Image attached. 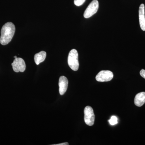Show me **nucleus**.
Instances as JSON below:
<instances>
[{"label":"nucleus","mask_w":145,"mask_h":145,"mask_svg":"<svg viewBox=\"0 0 145 145\" xmlns=\"http://www.w3.org/2000/svg\"><path fill=\"white\" fill-rule=\"evenodd\" d=\"M16 31L14 24L7 22L2 27L1 30L0 43L3 45L8 44L13 39Z\"/></svg>","instance_id":"f257e3e1"},{"label":"nucleus","mask_w":145,"mask_h":145,"mask_svg":"<svg viewBox=\"0 0 145 145\" xmlns=\"http://www.w3.org/2000/svg\"><path fill=\"white\" fill-rule=\"evenodd\" d=\"M68 64L72 70L74 71L78 70L79 67V63L78 52L76 50H71L69 52L68 57Z\"/></svg>","instance_id":"f03ea898"},{"label":"nucleus","mask_w":145,"mask_h":145,"mask_svg":"<svg viewBox=\"0 0 145 145\" xmlns=\"http://www.w3.org/2000/svg\"><path fill=\"white\" fill-rule=\"evenodd\" d=\"M99 8V3L97 0H93L89 5L84 14L85 18H89L97 13Z\"/></svg>","instance_id":"7ed1b4c3"},{"label":"nucleus","mask_w":145,"mask_h":145,"mask_svg":"<svg viewBox=\"0 0 145 145\" xmlns=\"http://www.w3.org/2000/svg\"><path fill=\"white\" fill-rule=\"evenodd\" d=\"M84 121L86 124L92 126L94 124L95 115L93 108L90 106H86L84 109Z\"/></svg>","instance_id":"20e7f679"},{"label":"nucleus","mask_w":145,"mask_h":145,"mask_svg":"<svg viewBox=\"0 0 145 145\" xmlns=\"http://www.w3.org/2000/svg\"><path fill=\"white\" fill-rule=\"evenodd\" d=\"M113 72L110 71H101L96 75V81L99 82H109L113 78Z\"/></svg>","instance_id":"39448f33"},{"label":"nucleus","mask_w":145,"mask_h":145,"mask_svg":"<svg viewBox=\"0 0 145 145\" xmlns=\"http://www.w3.org/2000/svg\"><path fill=\"white\" fill-rule=\"evenodd\" d=\"M11 65L13 71L17 72H23L26 68V65L23 59L21 58L15 59Z\"/></svg>","instance_id":"423d86ee"},{"label":"nucleus","mask_w":145,"mask_h":145,"mask_svg":"<svg viewBox=\"0 0 145 145\" xmlns=\"http://www.w3.org/2000/svg\"><path fill=\"white\" fill-rule=\"evenodd\" d=\"M68 80L67 78L64 76H61L59 79V93L60 95H63L67 91V89Z\"/></svg>","instance_id":"0eeeda50"},{"label":"nucleus","mask_w":145,"mask_h":145,"mask_svg":"<svg viewBox=\"0 0 145 145\" xmlns=\"http://www.w3.org/2000/svg\"><path fill=\"white\" fill-rule=\"evenodd\" d=\"M139 17L140 27L143 31H145V6L144 4H142L139 7Z\"/></svg>","instance_id":"6e6552de"},{"label":"nucleus","mask_w":145,"mask_h":145,"mask_svg":"<svg viewBox=\"0 0 145 145\" xmlns=\"http://www.w3.org/2000/svg\"><path fill=\"white\" fill-rule=\"evenodd\" d=\"M135 105L141 107L145 103V92H141L137 93L134 99Z\"/></svg>","instance_id":"1a4fd4ad"},{"label":"nucleus","mask_w":145,"mask_h":145,"mask_svg":"<svg viewBox=\"0 0 145 145\" xmlns=\"http://www.w3.org/2000/svg\"><path fill=\"white\" fill-rule=\"evenodd\" d=\"M46 56V52L44 51H41L35 54L34 56V61L36 64L39 65L40 63L43 62L45 59Z\"/></svg>","instance_id":"9d476101"},{"label":"nucleus","mask_w":145,"mask_h":145,"mask_svg":"<svg viewBox=\"0 0 145 145\" xmlns=\"http://www.w3.org/2000/svg\"><path fill=\"white\" fill-rule=\"evenodd\" d=\"M109 122L110 124L112 125L116 124L118 123V119L117 117L114 116H112L110 120H109Z\"/></svg>","instance_id":"9b49d317"},{"label":"nucleus","mask_w":145,"mask_h":145,"mask_svg":"<svg viewBox=\"0 0 145 145\" xmlns=\"http://www.w3.org/2000/svg\"><path fill=\"white\" fill-rule=\"evenodd\" d=\"M86 0H74V3L75 5L77 6H80L82 5L85 3Z\"/></svg>","instance_id":"f8f14e48"},{"label":"nucleus","mask_w":145,"mask_h":145,"mask_svg":"<svg viewBox=\"0 0 145 145\" xmlns=\"http://www.w3.org/2000/svg\"><path fill=\"white\" fill-rule=\"evenodd\" d=\"M140 74L142 77L145 79V70L144 69H142L140 71Z\"/></svg>","instance_id":"ddd939ff"},{"label":"nucleus","mask_w":145,"mask_h":145,"mask_svg":"<svg viewBox=\"0 0 145 145\" xmlns=\"http://www.w3.org/2000/svg\"><path fill=\"white\" fill-rule=\"evenodd\" d=\"M68 143L65 142L61 143V144H53V145H68Z\"/></svg>","instance_id":"4468645a"},{"label":"nucleus","mask_w":145,"mask_h":145,"mask_svg":"<svg viewBox=\"0 0 145 145\" xmlns=\"http://www.w3.org/2000/svg\"><path fill=\"white\" fill-rule=\"evenodd\" d=\"M14 58H15V59H16V58H17V56H15V57H14Z\"/></svg>","instance_id":"2eb2a0df"}]
</instances>
